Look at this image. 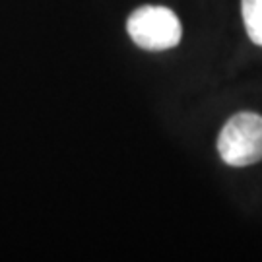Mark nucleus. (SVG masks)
<instances>
[{
	"instance_id": "nucleus-1",
	"label": "nucleus",
	"mask_w": 262,
	"mask_h": 262,
	"mask_svg": "<svg viewBox=\"0 0 262 262\" xmlns=\"http://www.w3.org/2000/svg\"><path fill=\"white\" fill-rule=\"evenodd\" d=\"M217 151L227 165L247 167L262 161V117L237 113L217 136Z\"/></svg>"
},
{
	"instance_id": "nucleus-2",
	"label": "nucleus",
	"mask_w": 262,
	"mask_h": 262,
	"mask_svg": "<svg viewBox=\"0 0 262 262\" xmlns=\"http://www.w3.org/2000/svg\"><path fill=\"white\" fill-rule=\"evenodd\" d=\"M132 41L146 51H167L179 45L183 29L179 18L165 6H142L126 21Z\"/></svg>"
},
{
	"instance_id": "nucleus-3",
	"label": "nucleus",
	"mask_w": 262,
	"mask_h": 262,
	"mask_svg": "<svg viewBox=\"0 0 262 262\" xmlns=\"http://www.w3.org/2000/svg\"><path fill=\"white\" fill-rule=\"evenodd\" d=\"M241 12L251 41L262 47V0H243Z\"/></svg>"
}]
</instances>
